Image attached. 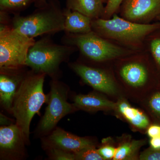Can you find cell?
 <instances>
[{
  "label": "cell",
  "instance_id": "obj_1",
  "mask_svg": "<svg viewBox=\"0 0 160 160\" xmlns=\"http://www.w3.org/2000/svg\"><path fill=\"white\" fill-rule=\"evenodd\" d=\"M112 68L125 96L137 103L157 88L160 81L154 63L145 51L117 60Z\"/></svg>",
  "mask_w": 160,
  "mask_h": 160
},
{
  "label": "cell",
  "instance_id": "obj_2",
  "mask_svg": "<svg viewBox=\"0 0 160 160\" xmlns=\"http://www.w3.org/2000/svg\"><path fill=\"white\" fill-rule=\"evenodd\" d=\"M46 76L32 71L28 72L19 86L13 100L11 112L26 145L30 142L29 128L32 120L48 100L43 92Z\"/></svg>",
  "mask_w": 160,
  "mask_h": 160
},
{
  "label": "cell",
  "instance_id": "obj_3",
  "mask_svg": "<svg viewBox=\"0 0 160 160\" xmlns=\"http://www.w3.org/2000/svg\"><path fill=\"white\" fill-rule=\"evenodd\" d=\"M92 31L100 36L135 52L144 51L147 37L160 28V22L148 24L132 22L118 13L108 19L92 20Z\"/></svg>",
  "mask_w": 160,
  "mask_h": 160
},
{
  "label": "cell",
  "instance_id": "obj_4",
  "mask_svg": "<svg viewBox=\"0 0 160 160\" xmlns=\"http://www.w3.org/2000/svg\"><path fill=\"white\" fill-rule=\"evenodd\" d=\"M62 42L76 47L81 54V61L96 65H112L117 60L138 52L102 37L93 31L83 34L66 32Z\"/></svg>",
  "mask_w": 160,
  "mask_h": 160
},
{
  "label": "cell",
  "instance_id": "obj_5",
  "mask_svg": "<svg viewBox=\"0 0 160 160\" xmlns=\"http://www.w3.org/2000/svg\"><path fill=\"white\" fill-rule=\"evenodd\" d=\"M65 17L58 0H47L45 6L37 8L26 16L15 15L12 19L13 29L29 37L52 35L65 29Z\"/></svg>",
  "mask_w": 160,
  "mask_h": 160
},
{
  "label": "cell",
  "instance_id": "obj_6",
  "mask_svg": "<svg viewBox=\"0 0 160 160\" xmlns=\"http://www.w3.org/2000/svg\"><path fill=\"white\" fill-rule=\"evenodd\" d=\"M77 50L74 46L59 45L49 38H42L36 41L29 49L26 66L33 72L44 73L52 79H57L61 64L68 61Z\"/></svg>",
  "mask_w": 160,
  "mask_h": 160
},
{
  "label": "cell",
  "instance_id": "obj_7",
  "mask_svg": "<svg viewBox=\"0 0 160 160\" xmlns=\"http://www.w3.org/2000/svg\"><path fill=\"white\" fill-rule=\"evenodd\" d=\"M34 38L23 34L11 25L0 24V69H19L26 66Z\"/></svg>",
  "mask_w": 160,
  "mask_h": 160
},
{
  "label": "cell",
  "instance_id": "obj_8",
  "mask_svg": "<svg viewBox=\"0 0 160 160\" xmlns=\"http://www.w3.org/2000/svg\"><path fill=\"white\" fill-rule=\"evenodd\" d=\"M69 66L84 83L96 91L114 101L125 97L115 76L112 65H96L80 60Z\"/></svg>",
  "mask_w": 160,
  "mask_h": 160
},
{
  "label": "cell",
  "instance_id": "obj_9",
  "mask_svg": "<svg viewBox=\"0 0 160 160\" xmlns=\"http://www.w3.org/2000/svg\"><path fill=\"white\" fill-rule=\"evenodd\" d=\"M50 85L48 105L38 127V133L43 135L53 131L61 119L78 110L74 104L67 102L69 89L65 84L52 79Z\"/></svg>",
  "mask_w": 160,
  "mask_h": 160
},
{
  "label": "cell",
  "instance_id": "obj_10",
  "mask_svg": "<svg viewBox=\"0 0 160 160\" xmlns=\"http://www.w3.org/2000/svg\"><path fill=\"white\" fill-rule=\"evenodd\" d=\"M118 13L132 22L150 24L160 15V0H124Z\"/></svg>",
  "mask_w": 160,
  "mask_h": 160
},
{
  "label": "cell",
  "instance_id": "obj_11",
  "mask_svg": "<svg viewBox=\"0 0 160 160\" xmlns=\"http://www.w3.org/2000/svg\"><path fill=\"white\" fill-rule=\"evenodd\" d=\"M43 142L46 149L56 148L72 153L86 148L97 147L98 144L94 138L78 136L59 128L52 132Z\"/></svg>",
  "mask_w": 160,
  "mask_h": 160
},
{
  "label": "cell",
  "instance_id": "obj_12",
  "mask_svg": "<svg viewBox=\"0 0 160 160\" xmlns=\"http://www.w3.org/2000/svg\"><path fill=\"white\" fill-rule=\"evenodd\" d=\"M115 102L112 114L127 123L132 131L146 134L147 128L152 123L146 112L142 108L132 106L125 97L120 98Z\"/></svg>",
  "mask_w": 160,
  "mask_h": 160
},
{
  "label": "cell",
  "instance_id": "obj_13",
  "mask_svg": "<svg viewBox=\"0 0 160 160\" xmlns=\"http://www.w3.org/2000/svg\"><path fill=\"white\" fill-rule=\"evenodd\" d=\"M26 145L22 132L16 124L0 128V156L1 159L17 160L25 155Z\"/></svg>",
  "mask_w": 160,
  "mask_h": 160
},
{
  "label": "cell",
  "instance_id": "obj_14",
  "mask_svg": "<svg viewBox=\"0 0 160 160\" xmlns=\"http://www.w3.org/2000/svg\"><path fill=\"white\" fill-rule=\"evenodd\" d=\"M0 69V102L6 110L11 112L15 96L28 72L23 69Z\"/></svg>",
  "mask_w": 160,
  "mask_h": 160
},
{
  "label": "cell",
  "instance_id": "obj_15",
  "mask_svg": "<svg viewBox=\"0 0 160 160\" xmlns=\"http://www.w3.org/2000/svg\"><path fill=\"white\" fill-rule=\"evenodd\" d=\"M73 101L78 110H82L87 112L101 111L112 112L116 106L115 101L98 92L76 95Z\"/></svg>",
  "mask_w": 160,
  "mask_h": 160
},
{
  "label": "cell",
  "instance_id": "obj_16",
  "mask_svg": "<svg viewBox=\"0 0 160 160\" xmlns=\"http://www.w3.org/2000/svg\"><path fill=\"white\" fill-rule=\"evenodd\" d=\"M116 149L113 160H139L140 150L146 145V139L136 140L130 135L123 134L115 140Z\"/></svg>",
  "mask_w": 160,
  "mask_h": 160
},
{
  "label": "cell",
  "instance_id": "obj_17",
  "mask_svg": "<svg viewBox=\"0 0 160 160\" xmlns=\"http://www.w3.org/2000/svg\"><path fill=\"white\" fill-rule=\"evenodd\" d=\"M65 16V29L67 33L83 34L92 31V20L78 12L67 8L63 9Z\"/></svg>",
  "mask_w": 160,
  "mask_h": 160
},
{
  "label": "cell",
  "instance_id": "obj_18",
  "mask_svg": "<svg viewBox=\"0 0 160 160\" xmlns=\"http://www.w3.org/2000/svg\"><path fill=\"white\" fill-rule=\"evenodd\" d=\"M104 4L102 0H66V8L78 12L94 20L102 17Z\"/></svg>",
  "mask_w": 160,
  "mask_h": 160
},
{
  "label": "cell",
  "instance_id": "obj_19",
  "mask_svg": "<svg viewBox=\"0 0 160 160\" xmlns=\"http://www.w3.org/2000/svg\"><path fill=\"white\" fill-rule=\"evenodd\" d=\"M148 115L152 122L160 126V90L155 89L138 103Z\"/></svg>",
  "mask_w": 160,
  "mask_h": 160
},
{
  "label": "cell",
  "instance_id": "obj_20",
  "mask_svg": "<svg viewBox=\"0 0 160 160\" xmlns=\"http://www.w3.org/2000/svg\"><path fill=\"white\" fill-rule=\"evenodd\" d=\"M144 51L151 57L160 78V28L155 30L146 38Z\"/></svg>",
  "mask_w": 160,
  "mask_h": 160
},
{
  "label": "cell",
  "instance_id": "obj_21",
  "mask_svg": "<svg viewBox=\"0 0 160 160\" xmlns=\"http://www.w3.org/2000/svg\"><path fill=\"white\" fill-rule=\"evenodd\" d=\"M36 0H0V11L14 13L27 9Z\"/></svg>",
  "mask_w": 160,
  "mask_h": 160
},
{
  "label": "cell",
  "instance_id": "obj_22",
  "mask_svg": "<svg viewBox=\"0 0 160 160\" xmlns=\"http://www.w3.org/2000/svg\"><path fill=\"white\" fill-rule=\"evenodd\" d=\"M116 149L115 140L112 138H105L102 140V144L98 149L99 153L104 160L113 159Z\"/></svg>",
  "mask_w": 160,
  "mask_h": 160
},
{
  "label": "cell",
  "instance_id": "obj_23",
  "mask_svg": "<svg viewBox=\"0 0 160 160\" xmlns=\"http://www.w3.org/2000/svg\"><path fill=\"white\" fill-rule=\"evenodd\" d=\"M97 147H90L74 153L75 160H104Z\"/></svg>",
  "mask_w": 160,
  "mask_h": 160
},
{
  "label": "cell",
  "instance_id": "obj_24",
  "mask_svg": "<svg viewBox=\"0 0 160 160\" xmlns=\"http://www.w3.org/2000/svg\"><path fill=\"white\" fill-rule=\"evenodd\" d=\"M123 1L124 0H108L102 18L108 19L111 18L113 15L118 13Z\"/></svg>",
  "mask_w": 160,
  "mask_h": 160
},
{
  "label": "cell",
  "instance_id": "obj_25",
  "mask_svg": "<svg viewBox=\"0 0 160 160\" xmlns=\"http://www.w3.org/2000/svg\"><path fill=\"white\" fill-rule=\"evenodd\" d=\"M49 158L52 160H75L74 153H70L56 148L46 149Z\"/></svg>",
  "mask_w": 160,
  "mask_h": 160
},
{
  "label": "cell",
  "instance_id": "obj_26",
  "mask_svg": "<svg viewBox=\"0 0 160 160\" xmlns=\"http://www.w3.org/2000/svg\"><path fill=\"white\" fill-rule=\"evenodd\" d=\"M139 160H160V149L149 147L140 152Z\"/></svg>",
  "mask_w": 160,
  "mask_h": 160
},
{
  "label": "cell",
  "instance_id": "obj_27",
  "mask_svg": "<svg viewBox=\"0 0 160 160\" xmlns=\"http://www.w3.org/2000/svg\"><path fill=\"white\" fill-rule=\"evenodd\" d=\"M146 134L150 138L160 136V126L152 123L147 128Z\"/></svg>",
  "mask_w": 160,
  "mask_h": 160
},
{
  "label": "cell",
  "instance_id": "obj_28",
  "mask_svg": "<svg viewBox=\"0 0 160 160\" xmlns=\"http://www.w3.org/2000/svg\"><path fill=\"white\" fill-rule=\"evenodd\" d=\"M149 143L152 148L155 149H160V136L150 138Z\"/></svg>",
  "mask_w": 160,
  "mask_h": 160
},
{
  "label": "cell",
  "instance_id": "obj_29",
  "mask_svg": "<svg viewBox=\"0 0 160 160\" xmlns=\"http://www.w3.org/2000/svg\"><path fill=\"white\" fill-rule=\"evenodd\" d=\"M47 3V0H36L35 2V6L37 8L45 6Z\"/></svg>",
  "mask_w": 160,
  "mask_h": 160
},
{
  "label": "cell",
  "instance_id": "obj_30",
  "mask_svg": "<svg viewBox=\"0 0 160 160\" xmlns=\"http://www.w3.org/2000/svg\"><path fill=\"white\" fill-rule=\"evenodd\" d=\"M9 119L7 118L6 117H5L4 115L1 113V123L2 125L3 124H5V125H7V124H9L8 122V121H9Z\"/></svg>",
  "mask_w": 160,
  "mask_h": 160
},
{
  "label": "cell",
  "instance_id": "obj_31",
  "mask_svg": "<svg viewBox=\"0 0 160 160\" xmlns=\"http://www.w3.org/2000/svg\"><path fill=\"white\" fill-rule=\"evenodd\" d=\"M157 89H159V90H160V81L158 83V84L157 87Z\"/></svg>",
  "mask_w": 160,
  "mask_h": 160
},
{
  "label": "cell",
  "instance_id": "obj_32",
  "mask_svg": "<svg viewBox=\"0 0 160 160\" xmlns=\"http://www.w3.org/2000/svg\"><path fill=\"white\" fill-rule=\"evenodd\" d=\"M157 21H158V22H160V15L158 16L156 20Z\"/></svg>",
  "mask_w": 160,
  "mask_h": 160
},
{
  "label": "cell",
  "instance_id": "obj_33",
  "mask_svg": "<svg viewBox=\"0 0 160 160\" xmlns=\"http://www.w3.org/2000/svg\"><path fill=\"white\" fill-rule=\"evenodd\" d=\"M102 1L103 3H106H106H107V1H108V0H102Z\"/></svg>",
  "mask_w": 160,
  "mask_h": 160
}]
</instances>
